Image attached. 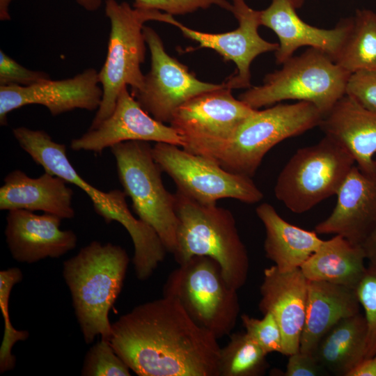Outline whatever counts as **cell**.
<instances>
[{"mask_svg":"<svg viewBox=\"0 0 376 376\" xmlns=\"http://www.w3.org/2000/svg\"><path fill=\"white\" fill-rule=\"evenodd\" d=\"M245 332L265 352L282 354V334L279 326L270 313L263 314L261 319L246 314L241 315Z\"/></svg>","mask_w":376,"mask_h":376,"instance_id":"1f68e13d","label":"cell"},{"mask_svg":"<svg viewBox=\"0 0 376 376\" xmlns=\"http://www.w3.org/2000/svg\"><path fill=\"white\" fill-rule=\"evenodd\" d=\"M151 55V68L143 85L131 93L141 107L155 119L169 123L175 110L190 99L224 86L202 81L188 68L165 51L162 40L149 26L143 29Z\"/></svg>","mask_w":376,"mask_h":376,"instance_id":"4fadbf2b","label":"cell"},{"mask_svg":"<svg viewBox=\"0 0 376 376\" xmlns=\"http://www.w3.org/2000/svg\"><path fill=\"white\" fill-rule=\"evenodd\" d=\"M82 376H130V369L109 340L102 339L88 350L81 370Z\"/></svg>","mask_w":376,"mask_h":376,"instance_id":"f546056e","label":"cell"},{"mask_svg":"<svg viewBox=\"0 0 376 376\" xmlns=\"http://www.w3.org/2000/svg\"><path fill=\"white\" fill-rule=\"evenodd\" d=\"M360 312L355 289L325 281L308 282L299 351L313 354L321 338L340 320Z\"/></svg>","mask_w":376,"mask_h":376,"instance_id":"603a6c76","label":"cell"},{"mask_svg":"<svg viewBox=\"0 0 376 376\" xmlns=\"http://www.w3.org/2000/svg\"><path fill=\"white\" fill-rule=\"evenodd\" d=\"M102 89L98 72L88 68L71 78L47 79L30 86H0V124L7 125L8 114L29 104H40L58 116L76 109L97 110Z\"/></svg>","mask_w":376,"mask_h":376,"instance_id":"9a60e30c","label":"cell"},{"mask_svg":"<svg viewBox=\"0 0 376 376\" xmlns=\"http://www.w3.org/2000/svg\"><path fill=\"white\" fill-rule=\"evenodd\" d=\"M0 188V210L42 211L63 219L75 217L73 191L61 178L45 171L31 178L21 170L10 172Z\"/></svg>","mask_w":376,"mask_h":376,"instance_id":"44dd1931","label":"cell"},{"mask_svg":"<svg viewBox=\"0 0 376 376\" xmlns=\"http://www.w3.org/2000/svg\"><path fill=\"white\" fill-rule=\"evenodd\" d=\"M225 86L200 94L179 107L170 125L183 140V149L210 157L228 141L256 109L236 99Z\"/></svg>","mask_w":376,"mask_h":376,"instance_id":"7c38bea8","label":"cell"},{"mask_svg":"<svg viewBox=\"0 0 376 376\" xmlns=\"http://www.w3.org/2000/svg\"><path fill=\"white\" fill-rule=\"evenodd\" d=\"M361 245L340 235L323 240L300 269L308 281H325L355 289L366 267Z\"/></svg>","mask_w":376,"mask_h":376,"instance_id":"d4e9b609","label":"cell"},{"mask_svg":"<svg viewBox=\"0 0 376 376\" xmlns=\"http://www.w3.org/2000/svg\"><path fill=\"white\" fill-rule=\"evenodd\" d=\"M130 258L120 246L93 241L64 261L63 276L86 343L97 336L109 340L111 308L119 296Z\"/></svg>","mask_w":376,"mask_h":376,"instance_id":"3957f363","label":"cell"},{"mask_svg":"<svg viewBox=\"0 0 376 376\" xmlns=\"http://www.w3.org/2000/svg\"><path fill=\"white\" fill-rule=\"evenodd\" d=\"M174 195L178 226L173 255L177 263L196 256L210 257L220 265L227 284L238 290L246 281L249 258L232 212L199 203L178 191Z\"/></svg>","mask_w":376,"mask_h":376,"instance_id":"277c9868","label":"cell"},{"mask_svg":"<svg viewBox=\"0 0 376 376\" xmlns=\"http://www.w3.org/2000/svg\"><path fill=\"white\" fill-rule=\"evenodd\" d=\"M23 279L18 267H10L0 272V308L3 318V337L0 347V373L13 370L16 363L12 350L16 343L25 341L29 336L26 330H17L11 323L9 313V299L15 285Z\"/></svg>","mask_w":376,"mask_h":376,"instance_id":"f1b7e54d","label":"cell"},{"mask_svg":"<svg viewBox=\"0 0 376 376\" xmlns=\"http://www.w3.org/2000/svg\"><path fill=\"white\" fill-rule=\"evenodd\" d=\"M366 259L376 263V224L361 244Z\"/></svg>","mask_w":376,"mask_h":376,"instance_id":"74e56055","label":"cell"},{"mask_svg":"<svg viewBox=\"0 0 376 376\" xmlns=\"http://www.w3.org/2000/svg\"><path fill=\"white\" fill-rule=\"evenodd\" d=\"M217 340L178 300L162 296L111 323L109 341L139 376H219Z\"/></svg>","mask_w":376,"mask_h":376,"instance_id":"6da1fadb","label":"cell"},{"mask_svg":"<svg viewBox=\"0 0 376 376\" xmlns=\"http://www.w3.org/2000/svg\"><path fill=\"white\" fill-rule=\"evenodd\" d=\"M152 156L177 191L203 205L233 198L248 204L260 202L261 190L251 178L226 171L214 159L167 143H155Z\"/></svg>","mask_w":376,"mask_h":376,"instance_id":"8fae6325","label":"cell"},{"mask_svg":"<svg viewBox=\"0 0 376 376\" xmlns=\"http://www.w3.org/2000/svg\"><path fill=\"white\" fill-rule=\"evenodd\" d=\"M163 296L175 299L189 317L217 339L231 334L240 313L237 290L226 282L219 263L196 256L173 270Z\"/></svg>","mask_w":376,"mask_h":376,"instance_id":"ba28073f","label":"cell"},{"mask_svg":"<svg viewBox=\"0 0 376 376\" xmlns=\"http://www.w3.org/2000/svg\"><path fill=\"white\" fill-rule=\"evenodd\" d=\"M284 376H326L329 372L316 360L313 354L298 351L288 356Z\"/></svg>","mask_w":376,"mask_h":376,"instance_id":"d590c367","label":"cell"},{"mask_svg":"<svg viewBox=\"0 0 376 376\" xmlns=\"http://www.w3.org/2000/svg\"><path fill=\"white\" fill-rule=\"evenodd\" d=\"M105 13L111 24L105 61L98 72L102 89L101 104L88 130L97 127L113 113L122 89L134 93L143 85L141 65L146 55L144 23L159 21L173 24V15L154 9L132 8L127 2L106 0Z\"/></svg>","mask_w":376,"mask_h":376,"instance_id":"5b68a950","label":"cell"},{"mask_svg":"<svg viewBox=\"0 0 376 376\" xmlns=\"http://www.w3.org/2000/svg\"><path fill=\"white\" fill-rule=\"evenodd\" d=\"M345 148L363 172H376V113L345 95L322 118L319 126Z\"/></svg>","mask_w":376,"mask_h":376,"instance_id":"7402d4cb","label":"cell"},{"mask_svg":"<svg viewBox=\"0 0 376 376\" xmlns=\"http://www.w3.org/2000/svg\"><path fill=\"white\" fill-rule=\"evenodd\" d=\"M149 142L128 141L111 147L123 191L132 202L138 218L157 233L167 252L177 243L178 219L175 198L165 188L163 172L155 162Z\"/></svg>","mask_w":376,"mask_h":376,"instance_id":"30bf717a","label":"cell"},{"mask_svg":"<svg viewBox=\"0 0 376 376\" xmlns=\"http://www.w3.org/2000/svg\"><path fill=\"white\" fill-rule=\"evenodd\" d=\"M212 5L230 11L232 4L226 0H134V7L154 9L173 15H185Z\"/></svg>","mask_w":376,"mask_h":376,"instance_id":"836d02e7","label":"cell"},{"mask_svg":"<svg viewBox=\"0 0 376 376\" xmlns=\"http://www.w3.org/2000/svg\"><path fill=\"white\" fill-rule=\"evenodd\" d=\"M345 95L366 109L376 113V70L351 74Z\"/></svg>","mask_w":376,"mask_h":376,"instance_id":"e575fe53","label":"cell"},{"mask_svg":"<svg viewBox=\"0 0 376 376\" xmlns=\"http://www.w3.org/2000/svg\"><path fill=\"white\" fill-rule=\"evenodd\" d=\"M375 160H376V159H375Z\"/></svg>","mask_w":376,"mask_h":376,"instance_id":"60d3db41","label":"cell"},{"mask_svg":"<svg viewBox=\"0 0 376 376\" xmlns=\"http://www.w3.org/2000/svg\"><path fill=\"white\" fill-rule=\"evenodd\" d=\"M334 62L350 74L376 70V13L357 10Z\"/></svg>","mask_w":376,"mask_h":376,"instance_id":"4316f807","label":"cell"},{"mask_svg":"<svg viewBox=\"0 0 376 376\" xmlns=\"http://www.w3.org/2000/svg\"><path fill=\"white\" fill-rule=\"evenodd\" d=\"M355 164L345 148L324 135L290 158L278 175L274 195L291 212H306L336 195Z\"/></svg>","mask_w":376,"mask_h":376,"instance_id":"9c48e42d","label":"cell"},{"mask_svg":"<svg viewBox=\"0 0 376 376\" xmlns=\"http://www.w3.org/2000/svg\"><path fill=\"white\" fill-rule=\"evenodd\" d=\"M366 339V320L359 312L332 327L318 342L313 356L330 375L348 376L365 359Z\"/></svg>","mask_w":376,"mask_h":376,"instance_id":"484cf974","label":"cell"},{"mask_svg":"<svg viewBox=\"0 0 376 376\" xmlns=\"http://www.w3.org/2000/svg\"><path fill=\"white\" fill-rule=\"evenodd\" d=\"M76 1L88 11L97 10L102 3V0H76Z\"/></svg>","mask_w":376,"mask_h":376,"instance_id":"f35d334b","label":"cell"},{"mask_svg":"<svg viewBox=\"0 0 376 376\" xmlns=\"http://www.w3.org/2000/svg\"><path fill=\"white\" fill-rule=\"evenodd\" d=\"M348 376H376V354L364 359Z\"/></svg>","mask_w":376,"mask_h":376,"instance_id":"8d00e7d4","label":"cell"},{"mask_svg":"<svg viewBox=\"0 0 376 376\" xmlns=\"http://www.w3.org/2000/svg\"><path fill=\"white\" fill-rule=\"evenodd\" d=\"M323 117L313 104L304 101L256 109L209 158L228 171L252 178L274 146L319 126Z\"/></svg>","mask_w":376,"mask_h":376,"instance_id":"8992f818","label":"cell"},{"mask_svg":"<svg viewBox=\"0 0 376 376\" xmlns=\"http://www.w3.org/2000/svg\"><path fill=\"white\" fill-rule=\"evenodd\" d=\"M13 134L20 147L45 171L78 187L91 200L95 211L107 224L117 221L129 233L134 248L132 263L136 278H150L167 252L157 233L134 217L126 202L124 191H102L86 181L71 164L66 147L57 143L45 131L18 127Z\"/></svg>","mask_w":376,"mask_h":376,"instance_id":"7a4b0ae2","label":"cell"},{"mask_svg":"<svg viewBox=\"0 0 376 376\" xmlns=\"http://www.w3.org/2000/svg\"><path fill=\"white\" fill-rule=\"evenodd\" d=\"M128 141L183 146V140L178 132L171 125H166L147 113L125 86L111 116L97 127L88 130L80 137L72 140L70 148L75 151L101 154L107 148Z\"/></svg>","mask_w":376,"mask_h":376,"instance_id":"2e32d148","label":"cell"},{"mask_svg":"<svg viewBox=\"0 0 376 376\" xmlns=\"http://www.w3.org/2000/svg\"><path fill=\"white\" fill-rule=\"evenodd\" d=\"M306 0H272L260 10V24L272 29L279 43L275 52L276 62L283 64L301 47L320 49L334 61L352 24V18L345 19L331 29L318 28L307 24L297 14Z\"/></svg>","mask_w":376,"mask_h":376,"instance_id":"e0dca14e","label":"cell"},{"mask_svg":"<svg viewBox=\"0 0 376 376\" xmlns=\"http://www.w3.org/2000/svg\"><path fill=\"white\" fill-rule=\"evenodd\" d=\"M282 65L265 76L263 84L251 86L238 99L253 109L287 100L308 102L324 116L345 95L351 74L320 49L310 47Z\"/></svg>","mask_w":376,"mask_h":376,"instance_id":"52a82bcc","label":"cell"},{"mask_svg":"<svg viewBox=\"0 0 376 376\" xmlns=\"http://www.w3.org/2000/svg\"><path fill=\"white\" fill-rule=\"evenodd\" d=\"M13 0H0V19L1 21L10 19L9 6Z\"/></svg>","mask_w":376,"mask_h":376,"instance_id":"ab89813d","label":"cell"},{"mask_svg":"<svg viewBox=\"0 0 376 376\" xmlns=\"http://www.w3.org/2000/svg\"><path fill=\"white\" fill-rule=\"evenodd\" d=\"M233 13L238 22V27L221 33H205L191 29L177 22L175 24L183 35L199 43L198 47L212 49L225 61L236 65V72L224 83L230 89L251 88L250 67L260 54L276 51L279 43L264 40L258 33L260 10L249 6L244 0H232Z\"/></svg>","mask_w":376,"mask_h":376,"instance_id":"5bb4252c","label":"cell"},{"mask_svg":"<svg viewBox=\"0 0 376 376\" xmlns=\"http://www.w3.org/2000/svg\"><path fill=\"white\" fill-rule=\"evenodd\" d=\"M265 352L244 332L231 334L220 350L219 376H260L267 368Z\"/></svg>","mask_w":376,"mask_h":376,"instance_id":"83f0119b","label":"cell"},{"mask_svg":"<svg viewBox=\"0 0 376 376\" xmlns=\"http://www.w3.org/2000/svg\"><path fill=\"white\" fill-rule=\"evenodd\" d=\"M256 212L265 230V256L280 272L300 268L323 241L315 230H304L284 220L269 203L260 204Z\"/></svg>","mask_w":376,"mask_h":376,"instance_id":"cb8c5ba5","label":"cell"},{"mask_svg":"<svg viewBox=\"0 0 376 376\" xmlns=\"http://www.w3.org/2000/svg\"><path fill=\"white\" fill-rule=\"evenodd\" d=\"M308 282L300 268L282 272L273 265L264 269L258 308L263 314L270 313L275 318L282 334V354L288 357L299 351Z\"/></svg>","mask_w":376,"mask_h":376,"instance_id":"ac0fdd59","label":"cell"},{"mask_svg":"<svg viewBox=\"0 0 376 376\" xmlns=\"http://www.w3.org/2000/svg\"><path fill=\"white\" fill-rule=\"evenodd\" d=\"M49 79L46 72L24 68L0 51V86H27Z\"/></svg>","mask_w":376,"mask_h":376,"instance_id":"d6a6232c","label":"cell"},{"mask_svg":"<svg viewBox=\"0 0 376 376\" xmlns=\"http://www.w3.org/2000/svg\"><path fill=\"white\" fill-rule=\"evenodd\" d=\"M62 219L25 210H9L6 216V241L13 259L34 263L58 258L75 249L77 237L71 230H61Z\"/></svg>","mask_w":376,"mask_h":376,"instance_id":"d6986e66","label":"cell"},{"mask_svg":"<svg viewBox=\"0 0 376 376\" xmlns=\"http://www.w3.org/2000/svg\"><path fill=\"white\" fill-rule=\"evenodd\" d=\"M336 196L332 212L316 225L315 231L340 235L361 245L376 224V172L365 173L355 164Z\"/></svg>","mask_w":376,"mask_h":376,"instance_id":"ffe728a7","label":"cell"},{"mask_svg":"<svg viewBox=\"0 0 376 376\" xmlns=\"http://www.w3.org/2000/svg\"><path fill=\"white\" fill-rule=\"evenodd\" d=\"M355 291L366 320V359L376 354V263H368Z\"/></svg>","mask_w":376,"mask_h":376,"instance_id":"4dcf8cb0","label":"cell"}]
</instances>
